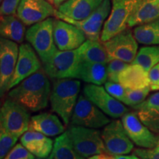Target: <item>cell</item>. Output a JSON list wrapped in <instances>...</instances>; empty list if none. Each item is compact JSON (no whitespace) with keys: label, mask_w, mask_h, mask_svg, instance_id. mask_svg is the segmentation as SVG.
I'll return each mask as SVG.
<instances>
[{"label":"cell","mask_w":159,"mask_h":159,"mask_svg":"<svg viewBox=\"0 0 159 159\" xmlns=\"http://www.w3.org/2000/svg\"><path fill=\"white\" fill-rule=\"evenodd\" d=\"M148 74L151 90H159V63L149 71Z\"/></svg>","instance_id":"8d00e7d4"},{"label":"cell","mask_w":159,"mask_h":159,"mask_svg":"<svg viewBox=\"0 0 159 159\" xmlns=\"http://www.w3.org/2000/svg\"><path fill=\"white\" fill-rule=\"evenodd\" d=\"M129 65L128 63L118 59H111L107 63L108 80L119 83V77L121 72Z\"/></svg>","instance_id":"1f68e13d"},{"label":"cell","mask_w":159,"mask_h":159,"mask_svg":"<svg viewBox=\"0 0 159 159\" xmlns=\"http://www.w3.org/2000/svg\"><path fill=\"white\" fill-rule=\"evenodd\" d=\"M159 63V46H148L142 47L137 52L131 63L138 64L148 71Z\"/></svg>","instance_id":"f1b7e54d"},{"label":"cell","mask_w":159,"mask_h":159,"mask_svg":"<svg viewBox=\"0 0 159 159\" xmlns=\"http://www.w3.org/2000/svg\"><path fill=\"white\" fill-rule=\"evenodd\" d=\"M150 89V86L138 89H127L126 94L122 102L131 107L141 104L146 99Z\"/></svg>","instance_id":"f546056e"},{"label":"cell","mask_w":159,"mask_h":159,"mask_svg":"<svg viewBox=\"0 0 159 159\" xmlns=\"http://www.w3.org/2000/svg\"><path fill=\"white\" fill-rule=\"evenodd\" d=\"M114 159H141L136 155H119L114 156Z\"/></svg>","instance_id":"74e56055"},{"label":"cell","mask_w":159,"mask_h":159,"mask_svg":"<svg viewBox=\"0 0 159 159\" xmlns=\"http://www.w3.org/2000/svg\"><path fill=\"white\" fill-rule=\"evenodd\" d=\"M111 10V0H104L102 4L86 19L81 21L69 19V18L61 15L56 11L55 16L57 19L72 24L76 26L85 33L87 39H99L101 35L103 25L110 15Z\"/></svg>","instance_id":"30bf717a"},{"label":"cell","mask_w":159,"mask_h":159,"mask_svg":"<svg viewBox=\"0 0 159 159\" xmlns=\"http://www.w3.org/2000/svg\"><path fill=\"white\" fill-rule=\"evenodd\" d=\"M3 1V0H1V2H2Z\"/></svg>","instance_id":"7bdbcfd3"},{"label":"cell","mask_w":159,"mask_h":159,"mask_svg":"<svg viewBox=\"0 0 159 159\" xmlns=\"http://www.w3.org/2000/svg\"><path fill=\"white\" fill-rule=\"evenodd\" d=\"M17 136L0 128V159H3L16 145Z\"/></svg>","instance_id":"4dcf8cb0"},{"label":"cell","mask_w":159,"mask_h":159,"mask_svg":"<svg viewBox=\"0 0 159 159\" xmlns=\"http://www.w3.org/2000/svg\"><path fill=\"white\" fill-rule=\"evenodd\" d=\"M20 142L35 157L41 158L48 157L54 145L52 140L47 136L30 130L21 136Z\"/></svg>","instance_id":"ffe728a7"},{"label":"cell","mask_w":159,"mask_h":159,"mask_svg":"<svg viewBox=\"0 0 159 159\" xmlns=\"http://www.w3.org/2000/svg\"><path fill=\"white\" fill-rule=\"evenodd\" d=\"M134 154L141 159H159V139L158 144L152 150H136Z\"/></svg>","instance_id":"d590c367"},{"label":"cell","mask_w":159,"mask_h":159,"mask_svg":"<svg viewBox=\"0 0 159 159\" xmlns=\"http://www.w3.org/2000/svg\"><path fill=\"white\" fill-rule=\"evenodd\" d=\"M122 122L130 140L142 148L152 149L158 144V139L139 118L136 112H128L122 117Z\"/></svg>","instance_id":"2e32d148"},{"label":"cell","mask_w":159,"mask_h":159,"mask_svg":"<svg viewBox=\"0 0 159 159\" xmlns=\"http://www.w3.org/2000/svg\"><path fill=\"white\" fill-rule=\"evenodd\" d=\"M119 83L126 89H138L150 86L148 71L141 66L130 63L119 75Z\"/></svg>","instance_id":"603a6c76"},{"label":"cell","mask_w":159,"mask_h":159,"mask_svg":"<svg viewBox=\"0 0 159 159\" xmlns=\"http://www.w3.org/2000/svg\"><path fill=\"white\" fill-rule=\"evenodd\" d=\"M103 44L111 60L118 59L131 63L138 52V42L128 29L103 42Z\"/></svg>","instance_id":"8fae6325"},{"label":"cell","mask_w":159,"mask_h":159,"mask_svg":"<svg viewBox=\"0 0 159 159\" xmlns=\"http://www.w3.org/2000/svg\"><path fill=\"white\" fill-rule=\"evenodd\" d=\"M50 93L48 76L41 69L11 89L8 97L29 111L37 112L47 108Z\"/></svg>","instance_id":"6da1fadb"},{"label":"cell","mask_w":159,"mask_h":159,"mask_svg":"<svg viewBox=\"0 0 159 159\" xmlns=\"http://www.w3.org/2000/svg\"><path fill=\"white\" fill-rule=\"evenodd\" d=\"M53 6L47 0H21L16 15L25 25L32 26L55 16Z\"/></svg>","instance_id":"e0dca14e"},{"label":"cell","mask_w":159,"mask_h":159,"mask_svg":"<svg viewBox=\"0 0 159 159\" xmlns=\"http://www.w3.org/2000/svg\"><path fill=\"white\" fill-rule=\"evenodd\" d=\"M81 61L108 63L111 61L103 42L99 39H87L79 47Z\"/></svg>","instance_id":"484cf974"},{"label":"cell","mask_w":159,"mask_h":159,"mask_svg":"<svg viewBox=\"0 0 159 159\" xmlns=\"http://www.w3.org/2000/svg\"><path fill=\"white\" fill-rule=\"evenodd\" d=\"M35 159H54L53 158V157L51 156H48V157H47V158H35Z\"/></svg>","instance_id":"ab89813d"},{"label":"cell","mask_w":159,"mask_h":159,"mask_svg":"<svg viewBox=\"0 0 159 159\" xmlns=\"http://www.w3.org/2000/svg\"><path fill=\"white\" fill-rule=\"evenodd\" d=\"M19 47L15 41L1 38L0 39V94L8 91V85L14 74L19 57Z\"/></svg>","instance_id":"4fadbf2b"},{"label":"cell","mask_w":159,"mask_h":159,"mask_svg":"<svg viewBox=\"0 0 159 159\" xmlns=\"http://www.w3.org/2000/svg\"><path fill=\"white\" fill-rule=\"evenodd\" d=\"M38 54L30 43H21L19 47V57L14 74L8 85V90L14 88L21 81L41 69Z\"/></svg>","instance_id":"5bb4252c"},{"label":"cell","mask_w":159,"mask_h":159,"mask_svg":"<svg viewBox=\"0 0 159 159\" xmlns=\"http://www.w3.org/2000/svg\"><path fill=\"white\" fill-rule=\"evenodd\" d=\"M80 62L78 48L74 50H58L49 61L42 64L43 71L52 79H74L77 77Z\"/></svg>","instance_id":"52a82bcc"},{"label":"cell","mask_w":159,"mask_h":159,"mask_svg":"<svg viewBox=\"0 0 159 159\" xmlns=\"http://www.w3.org/2000/svg\"><path fill=\"white\" fill-rule=\"evenodd\" d=\"M3 159H35V156L21 144H17Z\"/></svg>","instance_id":"836d02e7"},{"label":"cell","mask_w":159,"mask_h":159,"mask_svg":"<svg viewBox=\"0 0 159 159\" xmlns=\"http://www.w3.org/2000/svg\"><path fill=\"white\" fill-rule=\"evenodd\" d=\"M54 21L49 17L32 25L26 32V39L36 52L42 63L49 61L58 51L53 35Z\"/></svg>","instance_id":"3957f363"},{"label":"cell","mask_w":159,"mask_h":159,"mask_svg":"<svg viewBox=\"0 0 159 159\" xmlns=\"http://www.w3.org/2000/svg\"><path fill=\"white\" fill-rule=\"evenodd\" d=\"M55 45L58 50L78 49L86 41L85 33L76 26L62 19H55L53 27Z\"/></svg>","instance_id":"9a60e30c"},{"label":"cell","mask_w":159,"mask_h":159,"mask_svg":"<svg viewBox=\"0 0 159 159\" xmlns=\"http://www.w3.org/2000/svg\"><path fill=\"white\" fill-rule=\"evenodd\" d=\"M50 155L54 159H84L75 150L67 132L55 139Z\"/></svg>","instance_id":"83f0119b"},{"label":"cell","mask_w":159,"mask_h":159,"mask_svg":"<svg viewBox=\"0 0 159 159\" xmlns=\"http://www.w3.org/2000/svg\"><path fill=\"white\" fill-rule=\"evenodd\" d=\"M76 78L82 80L89 84L102 85L106 83L108 80L107 64L81 61Z\"/></svg>","instance_id":"cb8c5ba5"},{"label":"cell","mask_w":159,"mask_h":159,"mask_svg":"<svg viewBox=\"0 0 159 159\" xmlns=\"http://www.w3.org/2000/svg\"><path fill=\"white\" fill-rule=\"evenodd\" d=\"M87 159H98V156L96 155V156H91L88 158Z\"/></svg>","instance_id":"60d3db41"},{"label":"cell","mask_w":159,"mask_h":159,"mask_svg":"<svg viewBox=\"0 0 159 159\" xmlns=\"http://www.w3.org/2000/svg\"><path fill=\"white\" fill-rule=\"evenodd\" d=\"M66 132L75 150L83 158H88L105 152L102 135L99 130L71 125Z\"/></svg>","instance_id":"277c9868"},{"label":"cell","mask_w":159,"mask_h":159,"mask_svg":"<svg viewBox=\"0 0 159 159\" xmlns=\"http://www.w3.org/2000/svg\"><path fill=\"white\" fill-rule=\"evenodd\" d=\"M110 122L108 117L98 107L84 94L80 95L71 118V125L97 129Z\"/></svg>","instance_id":"ba28073f"},{"label":"cell","mask_w":159,"mask_h":159,"mask_svg":"<svg viewBox=\"0 0 159 159\" xmlns=\"http://www.w3.org/2000/svg\"><path fill=\"white\" fill-rule=\"evenodd\" d=\"M105 89L107 92L113 97L118 99L120 102H123L125 94H126L127 89L120 83L108 80L105 83Z\"/></svg>","instance_id":"d6a6232c"},{"label":"cell","mask_w":159,"mask_h":159,"mask_svg":"<svg viewBox=\"0 0 159 159\" xmlns=\"http://www.w3.org/2000/svg\"><path fill=\"white\" fill-rule=\"evenodd\" d=\"M104 0H66L57 7V12L69 19L81 21L88 18Z\"/></svg>","instance_id":"ac0fdd59"},{"label":"cell","mask_w":159,"mask_h":159,"mask_svg":"<svg viewBox=\"0 0 159 159\" xmlns=\"http://www.w3.org/2000/svg\"><path fill=\"white\" fill-rule=\"evenodd\" d=\"M132 108L143 124L150 130L159 132V92L151 94L144 102Z\"/></svg>","instance_id":"d6986e66"},{"label":"cell","mask_w":159,"mask_h":159,"mask_svg":"<svg viewBox=\"0 0 159 159\" xmlns=\"http://www.w3.org/2000/svg\"><path fill=\"white\" fill-rule=\"evenodd\" d=\"M159 19V0H138L128 21L133 27Z\"/></svg>","instance_id":"7402d4cb"},{"label":"cell","mask_w":159,"mask_h":159,"mask_svg":"<svg viewBox=\"0 0 159 159\" xmlns=\"http://www.w3.org/2000/svg\"><path fill=\"white\" fill-rule=\"evenodd\" d=\"M83 94L103 113L113 118L122 117L128 112V109L122 102L109 94L100 85H85L83 88Z\"/></svg>","instance_id":"7c38bea8"},{"label":"cell","mask_w":159,"mask_h":159,"mask_svg":"<svg viewBox=\"0 0 159 159\" xmlns=\"http://www.w3.org/2000/svg\"><path fill=\"white\" fill-rule=\"evenodd\" d=\"M134 35L137 42L141 44L159 45V19L136 26Z\"/></svg>","instance_id":"4316f807"},{"label":"cell","mask_w":159,"mask_h":159,"mask_svg":"<svg viewBox=\"0 0 159 159\" xmlns=\"http://www.w3.org/2000/svg\"><path fill=\"white\" fill-rule=\"evenodd\" d=\"M0 34L2 38L21 43L26 35L25 25L16 14L1 16Z\"/></svg>","instance_id":"d4e9b609"},{"label":"cell","mask_w":159,"mask_h":159,"mask_svg":"<svg viewBox=\"0 0 159 159\" xmlns=\"http://www.w3.org/2000/svg\"><path fill=\"white\" fill-rule=\"evenodd\" d=\"M80 82L73 78L55 79L49 96L52 110L66 125L70 122L80 89Z\"/></svg>","instance_id":"7a4b0ae2"},{"label":"cell","mask_w":159,"mask_h":159,"mask_svg":"<svg viewBox=\"0 0 159 159\" xmlns=\"http://www.w3.org/2000/svg\"><path fill=\"white\" fill-rule=\"evenodd\" d=\"M138 0H111L110 15L103 25L100 41L105 42L126 30Z\"/></svg>","instance_id":"5b68a950"},{"label":"cell","mask_w":159,"mask_h":159,"mask_svg":"<svg viewBox=\"0 0 159 159\" xmlns=\"http://www.w3.org/2000/svg\"><path fill=\"white\" fill-rule=\"evenodd\" d=\"M21 1V0H3L0 7L1 16L16 14Z\"/></svg>","instance_id":"e575fe53"},{"label":"cell","mask_w":159,"mask_h":159,"mask_svg":"<svg viewBox=\"0 0 159 159\" xmlns=\"http://www.w3.org/2000/svg\"><path fill=\"white\" fill-rule=\"evenodd\" d=\"M66 1V0H53V5H54L55 7H58L61 4H63Z\"/></svg>","instance_id":"f35d334b"},{"label":"cell","mask_w":159,"mask_h":159,"mask_svg":"<svg viewBox=\"0 0 159 159\" xmlns=\"http://www.w3.org/2000/svg\"><path fill=\"white\" fill-rule=\"evenodd\" d=\"M102 138L105 152L113 156L128 154L134 149L133 142L120 120H114L105 125Z\"/></svg>","instance_id":"9c48e42d"},{"label":"cell","mask_w":159,"mask_h":159,"mask_svg":"<svg viewBox=\"0 0 159 159\" xmlns=\"http://www.w3.org/2000/svg\"><path fill=\"white\" fill-rule=\"evenodd\" d=\"M47 1L49 2H50L51 4H52V5H53V0H47Z\"/></svg>","instance_id":"b9f144b4"},{"label":"cell","mask_w":159,"mask_h":159,"mask_svg":"<svg viewBox=\"0 0 159 159\" xmlns=\"http://www.w3.org/2000/svg\"><path fill=\"white\" fill-rule=\"evenodd\" d=\"M30 119L27 108L9 97L5 99L0 111L1 128L19 138L29 130Z\"/></svg>","instance_id":"8992f818"},{"label":"cell","mask_w":159,"mask_h":159,"mask_svg":"<svg viewBox=\"0 0 159 159\" xmlns=\"http://www.w3.org/2000/svg\"><path fill=\"white\" fill-rule=\"evenodd\" d=\"M29 130L41 133L47 136H56L64 133L65 127L56 115L41 113L31 117Z\"/></svg>","instance_id":"44dd1931"}]
</instances>
